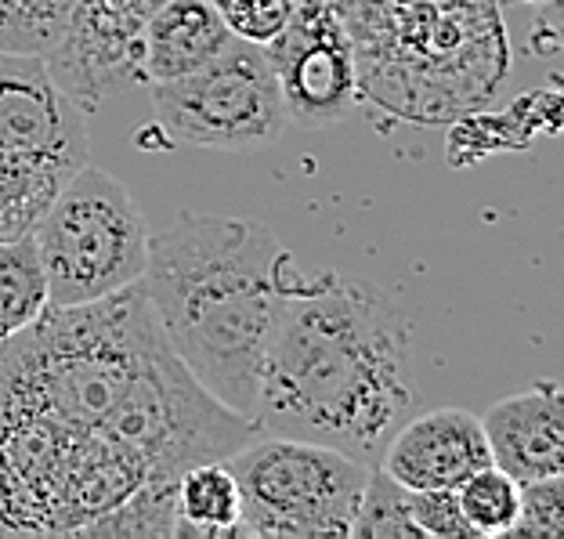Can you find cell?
Segmentation results:
<instances>
[{
  "label": "cell",
  "mask_w": 564,
  "mask_h": 539,
  "mask_svg": "<svg viewBox=\"0 0 564 539\" xmlns=\"http://www.w3.org/2000/svg\"><path fill=\"white\" fill-rule=\"evenodd\" d=\"M87 160V112L47 62L0 55V239L33 236L51 200Z\"/></svg>",
  "instance_id": "cell-6"
},
{
  "label": "cell",
  "mask_w": 564,
  "mask_h": 539,
  "mask_svg": "<svg viewBox=\"0 0 564 539\" xmlns=\"http://www.w3.org/2000/svg\"><path fill=\"white\" fill-rule=\"evenodd\" d=\"M166 0H76L69 30L47 58L51 76L84 112L141 80V36Z\"/></svg>",
  "instance_id": "cell-10"
},
{
  "label": "cell",
  "mask_w": 564,
  "mask_h": 539,
  "mask_svg": "<svg viewBox=\"0 0 564 539\" xmlns=\"http://www.w3.org/2000/svg\"><path fill=\"white\" fill-rule=\"evenodd\" d=\"M409 504H413V518L427 539H467V536H474L467 518H464V510H459L456 489H416Z\"/></svg>",
  "instance_id": "cell-21"
},
{
  "label": "cell",
  "mask_w": 564,
  "mask_h": 539,
  "mask_svg": "<svg viewBox=\"0 0 564 539\" xmlns=\"http://www.w3.org/2000/svg\"><path fill=\"white\" fill-rule=\"evenodd\" d=\"M413 489H405L402 482H394L388 471L377 464L369 467V478L358 496V507L351 515V532L358 539H427L420 532L413 518Z\"/></svg>",
  "instance_id": "cell-17"
},
{
  "label": "cell",
  "mask_w": 564,
  "mask_h": 539,
  "mask_svg": "<svg viewBox=\"0 0 564 539\" xmlns=\"http://www.w3.org/2000/svg\"><path fill=\"white\" fill-rule=\"evenodd\" d=\"M261 439L182 366L141 282L0 344V536H87L145 485Z\"/></svg>",
  "instance_id": "cell-1"
},
{
  "label": "cell",
  "mask_w": 564,
  "mask_h": 539,
  "mask_svg": "<svg viewBox=\"0 0 564 539\" xmlns=\"http://www.w3.org/2000/svg\"><path fill=\"white\" fill-rule=\"evenodd\" d=\"M456 499L474 536L499 539V536H510V529H514V521H518L521 482H514L507 471L489 464V467L474 471L470 478L459 485Z\"/></svg>",
  "instance_id": "cell-18"
},
{
  "label": "cell",
  "mask_w": 564,
  "mask_h": 539,
  "mask_svg": "<svg viewBox=\"0 0 564 539\" xmlns=\"http://www.w3.org/2000/svg\"><path fill=\"white\" fill-rule=\"evenodd\" d=\"M152 87V117L166 145L253 152L286 134L290 112L261 44L232 36L207 66Z\"/></svg>",
  "instance_id": "cell-8"
},
{
  "label": "cell",
  "mask_w": 564,
  "mask_h": 539,
  "mask_svg": "<svg viewBox=\"0 0 564 539\" xmlns=\"http://www.w3.org/2000/svg\"><path fill=\"white\" fill-rule=\"evenodd\" d=\"M174 507V539H239L242 496L225 460H203L182 471Z\"/></svg>",
  "instance_id": "cell-14"
},
{
  "label": "cell",
  "mask_w": 564,
  "mask_h": 539,
  "mask_svg": "<svg viewBox=\"0 0 564 539\" xmlns=\"http://www.w3.org/2000/svg\"><path fill=\"white\" fill-rule=\"evenodd\" d=\"M492 464L514 482H535L564 471V399L557 380L499 399L481 417Z\"/></svg>",
  "instance_id": "cell-12"
},
{
  "label": "cell",
  "mask_w": 564,
  "mask_h": 539,
  "mask_svg": "<svg viewBox=\"0 0 564 539\" xmlns=\"http://www.w3.org/2000/svg\"><path fill=\"white\" fill-rule=\"evenodd\" d=\"M297 276V258L264 222L182 211L149 233L141 290L188 374L253 420L264 344Z\"/></svg>",
  "instance_id": "cell-3"
},
{
  "label": "cell",
  "mask_w": 564,
  "mask_h": 539,
  "mask_svg": "<svg viewBox=\"0 0 564 539\" xmlns=\"http://www.w3.org/2000/svg\"><path fill=\"white\" fill-rule=\"evenodd\" d=\"M351 36L358 98L402 123H453L510 76L499 0H333Z\"/></svg>",
  "instance_id": "cell-4"
},
{
  "label": "cell",
  "mask_w": 564,
  "mask_h": 539,
  "mask_svg": "<svg viewBox=\"0 0 564 539\" xmlns=\"http://www.w3.org/2000/svg\"><path fill=\"white\" fill-rule=\"evenodd\" d=\"M290 123L333 127L358 106L351 36L333 0H293L286 25L264 44Z\"/></svg>",
  "instance_id": "cell-9"
},
{
  "label": "cell",
  "mask_w": 564,
  "mask_h": 539,
  "mask_svg": "<svg viewBox=\"0 0 564 539\" xmlns=\"http://www.w3.org/2000/svg\"><path fill=\"white\" fill-rule=\"evenodd\" d=\"M510 536H529V539H561L564 536V482H561V474L521 482L518 521H514V529H510Z\"/></svg>",
  "instance_id": "cell-19"
},
{
  "label": "cell",
  "mask_w": 564,
  "mask_h": 539,
  "mask_svg": "<svg viewBox=\"0 0 564 539\" xmlns=\"http://www.w3.org/2000/svg\"><path fill=\"white\" fill-rule=\"evenodd\" d=\"M47 308L91 304L141 282L149 225L131 188L87 160L33 228Z\"/></svg>",
  "instance_id": "cell-5"
},
{
  "label": "cell",
  "mask_w": 564,
  "mask_h": 539,
  "mask_svg": "<svg viewBox=\"0 0 564 539\" xmlns=\"http://www.w3.org/2000/svg\"><path fill=\"white\" fill-rule=\"evenodd\" d=\"M76 0H0V55L51 58L69 30Z\"/></svg>",
  "instance_id": "cell-16"
},
{
  "label": "cell",
  "mask_w": 564,
  "mask_h": 539,
  "mask_svg": "<svg viewBox=\"0 0 564 539\" xmlns=\"http://www.w3.org/2000/svg\"><path fill=\"white\" fill-rule=\"evenodd\" d=\"M242 496L239 536L315 539L351 532V515L369 478V464L340 449L304 439H261L225 456Z\"/></svg>",
  "instance_id": "cell-7"
},
{
  "label": "cell",
  "mask_w": 564,
  "mask_h": 539,
  "mask_svg": "<svg viewBox=\"0 0 564 539\" xmlns=\"http://www.w3.org/2000/svg\"><path fill=\"white\" fill-rule=\"evenodd\" d=\"M214 8L232 36L264 47L286 25L293 0H214Z\"/></svg>",
  "instance_id": "cell-20"
},
{
  "label": "cell",
  "mask_w": 564,
  "mask_h": 539,
  "mask_svg": "<svg viewBox=\"0 0 564 539\" xmlns=\"http://www.w3.org/2000/svg\"><path fill=\"white\" fill-rule=\"evenodd\" d=\"M492 453L481 420L467 409H431L405 417L380 449L377 467L405 489H459L474 471L489 467Z\"/></svg>",
  "instance_id": "cell-11"
},
{
  "label": "cell",
  "mask_w": 564,
  "mask_h": 539,
  "mask_svg": "<svg viewBox=\"0 0 564 539\" xmlns=\"http://www.w3.org/2000/svg\"><path fill=\"white\" fill-rule=\"evenodd\" d=\"M232 41L214 0H166L141 36V80L160 84L207 66Z\"/></svg>",
  "instance_id": "cell-13"
},
{
  "label": "cell",
  "mask_w": 564,
  "mask_h": 539,
  "mask_svg": "<svg viewBox=\"0 0 564 539\" xmlns=\"http://www.w3.org/2000/svg\"><path fill=\"white\" fill-rule=\"evenodd\" d=\"M409 344V323L373 282L301 272L261 355V434L323 442L373 467L413 409Z\"/></svg>",
  "instance_id": "cell-2"
},
{
  "label": "cell",
  "mask_w": 564,
  "mask_h": 539,
  "mask_svg": "<svg viewBox=\"0 0 564 539\" xmlns=\"http://www.w3.org/2000/svg\"><path fill=\"white\" fill-rule=\"evenodd\" d=\"M47 312V279L33 236L0 239V344Z\"/></svg>",
  "instance_id": "cell-15"
}]
</instances>
